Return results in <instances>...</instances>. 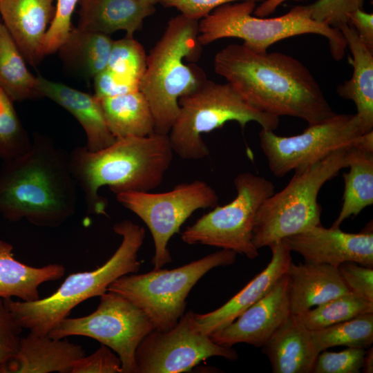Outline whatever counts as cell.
<instances>
[{
  "label": "cell",
  "instance_id": "1",
  "mask_svg": "<svg viewBox=\"0 0 373 373\" xmlns=\"http://www.w3.org/2000/svg\"><path fill=\"white\" fill-rule=\"evenodd\" d=\"M214 71L227 80L254 108L308 124L336 113L310 70L298 59L280 52H256L232 44L214 57Z\"/></svg>",
  "mask_w": 373,
  "mask_h": 373
},
{
  "label": "cell",
  "instance_id": "2",
  "mask_svg": "<svg viewBox=\"0 0 373 373\" xmlns=\"http://www.w3.org/2000/svg\"><path fill=\"white\" fill-rule=\"evenodd\" d=\"M78 188L68 153L36 133L26 153L3 162L0 215L10 222L25 219L37 227H59L75 213Z\"/></svg>",
  "mask_w": 373,
  "mask_h": 373
},
{
  "label": "cell",
  "instance_id": "3",
  "mask_svg": "<svg viewBox=\"0 0 373 373\" xmlns=\"http://www.w3.org/2000/svg\"><path fill=\"white\" fill-rule=\"evenodd\" d=\"M173 151L168 134L117 138L97 151L77 146L68 153L74 178L90 213L106 215L107 200L99 192L107 186L115 194L149 192L162 182Z\"/></svg>",
  "mask_w": 373,
  "mask_h": 373
},
{
  "label": "cell",
  "instance_id": "4",
  "mask_svg": "<svg viewBox=\"0 0 373 373\" xmlns=\"http://www.w3.org/2000/svg\"><path fill=\"white\" fill-rule=\"evenodd\" d=\"M198 21L180 14L171 18L146 58L139 90L150 106L155 132L168 134L179 111V99L199 88L207 80L195 61L202 45Z\"/></svg>",
  "mask_w": 373,
  "mask_h": 373
},
{
  "label": "cell",
  "instance_id": "5",
  "mask_svg": "<svg viewBox=\"0 0 373 373\" xmlns=\"http://www.w3.org/2000/svg\"><path fill=\"white\" fill-rule=\"evenodd\" d=\"M122 242L112 256L97 269L68 276L50 296L34 301L3 299L4 303L23 329L37 335H48L72 309L82 302L105 293L117 278L137 273L141 265L138 252L144 243L145 229L129 220L113 226Z\"/></svg>",
  "mask_w": 373,
  "mask_h": 373
},
{
  "label": "cell",
  "instance_id": "6",
  "mask_svg": "<svg viewBox=\"0 0 373 373\" xmlns=\"http://www.w3.org/2000/svg\"><path fill=\"white\" fill-rule=\"evenodd\" d=\"M256 7V2L243 1L216 8L198 22L199 42L204 46L222 38H239L245 47L262 53L280 40L316 34L327 39L335 60L343 58L347 45L341 30L312 19L308 5L296 6L271 18L252 16Z\"/></svg>",
  "mask_w": 373,
  "mask_h": 373
},
{
  "label": "cell",
  "instance_id": "7",
  "mask_svg": "<svg viewBox=\"0 0 373 373\" xmlns=\"http://www.w3.org/2000/svg\"><path fill=\"white\" fill-rule=\"evenodd\" d=\"M347 147L295 170L288 184L263 202L253 228V242L258 249L321 224L318 193L325 182L347 167Z\"/></svg>",
  "mask_w": 373,
  "mask_h": 373
},
{
  "label": "cell",
  "instance_id": "8",
  "mask_svg": "<svg viewBox=\"0 0 373 373\" xmlns=\"http://www.w3.org/2000/svg\"><path fill=\"white\" fill-rule=\"evenodd\" d=\"M180 111L168 135L173 151L184 160H201L209 155L203 133L234 121L242 128L250 122L262 128L274 131L279 117L260 111L246 102L228 82L207 79L193 93L181 97Z\"/></svg>",
  "mask_w": 373,
  "mask_h": 373
},
{
  "label": "cell",
  "instance_id": "9",
  "mask_svg": "<svg viewBox=\"0 0 373 373\" xmlns=\"http://www.w3.org/2000/svg\"><path fill=\"white\" fill-rule=\"evenodd\" d=\"M237 253L221 249L173 269H153L142 274L124 275L108 287L141 309L155 329L166 332L184 315L186 298L194 285L213 268L236 260Z\"/></svg>",
  "mask_w": 373,
  "mask_h": 373
},
{
  "label": "cell",
  "instance_id": "10",
  "mask_svg": "<svg viewBox=\"0 0 373 373\" xmlns=\"http://www.w3.org/2000/svg\"><path fill=\"white\" fill-rule=\"evenodd\" d=\"M235 198L216 206L181 233L188 245H204L232 250L254 259L258 249L253 242L256 215L263 202L274 193V185L266 178L241 173L233 180Z\"/></svg>",
  "mask_w": 373,
  "mask_h": 373
},
{
  "label": "cell",
  "instance_id": "11",
  "mask_svg": "<svg viewBox=\"0 0 373 373\" xmlns=\"http://www.w3.org/2000/svg\"><path fill=\"white\" fill-rule=\"evenodd\" d=\"M99 297L95 312L79 318L68 316L48 335L58 339L70 336L93 338L115 352L122 373H137L136 350L155 327L141 309L122 295L107 290Z\"/></svg>",
  "mask_w": 373,
  "mask_h": 373
},
{
  "label": "cell",
  "instance_id": "12",
  "mask_svg": "<svg viewBox=\"0 0 373 373\" xmlns=\"http://www.w3.org/2000/svg\"><path fill=\"white\" fill-rule=\"evenodd\" d=\"M117 202L137 216L148 227L155 247L153 269L172 261L167 245L195 211L218 205L216 191L203 180L175 185L162 193L126 192L115 194Z\"/></svg>",
  "mask_w": 373,
  "mask_h": 373
},
{
  "label": "cell",
  "instance_id": "13",
  "mask_svg": "<svg viewBox=\"0 0 373 373\" xmlns=\"http://www.w3.org/2000/svg\"><path fill=\"white\" fill-rule=\"evenodd\" d=\"M363 133L365 132L356 114L335 113L321 122L309 124L296 135L280 136L274 131L262 128L259 140L270 171L282 178L352 145Z\"/></svg>",
  "mask_w": 373,
  "mask_h": 373
},
{
  "label": "cell",
  "instance_id": "14",
  "mask_svg": "<svg viewBox=\"0 0 373 373\" xmlns=\"http://www.w3.org/2000/svg\"><path fill=\"white\" fill-rule=\"evenodd\" d=\"M189 311L169 331L153 329L135 352L137 373H180L190 371L208 358L221 356L235 361L237 352L214 343L200 332Z\"/></svg>",
  "mask_w": 373,
  "mask_h": 373
},
{
  "label": "cell",
  "instance_id": "15",
  "mask_svg": "<svg viewBox=\"0 0 373 373\" xmlns=\"http://www.w3.org/2000/svg\"><path fill=\"white\" fill-rule=\"evenodd\" d=\"M285 239L291 251L300 254L305 262L337 267L343 262H353L373 267L372 221L356 233L320 224Z\"/></svg>",
  "mask_w": 373,
  "mask_h": 373
},
{
  "label": "cell",
  "instance_id": "16",
  "mask_svg": "<svg viewBox=\"0 0 373 373\" xmlns=\"http://www.w3.org/2000/svg\"><path fill=\"white\" fill-rule=\"evenodd\" d=\"M291 314L289 282L285 274L262 298L209 336L224 347L247 343L262 347Z\"/></svg>",
  "mask_w": 373,
  "mask_h": 373
},
{
  "label": "cell",
  "instance_id": "17",
  "mask_svg": "<svg viewBox=\"0 0 373 373\" xmlns=\"http://www.w3.org/2000/svg\"><path fill=\"white\" fill-rule=\"evenodd\" d=\"M272 257L267 267L220 307L205 314L193 313L196 328L206 335L227 326L262 298L286 274L292 261L285 239L270 245Z\"/></svg>",
  "mask_w": 373,
  "mask_h": 373
},
{
  "label": "cell",
  "instance_id": "18",
  "mask_svg": "<svg viewBox=\"0 0 373 373\" xmlns=\"http://www.w3.org/2000/svg\"><path fill=\"white\" fill-rule=\"evenodd\" d=\"M53 0H0L3 23L26 62L36 66L44 57L43 46L55 8Z\"/></svg>",
  "mask_w": 373,
  "mask_h": 373
},
{
  "label": "cell",
  "instance_id": "19",
  "mask_svg": "<svg viewBox=\"0 0 373 373\" xmlns=\"http://www.w3.org/2000/svg\"><path fill=\"white\" fill-rule=\"evenodd\" d=\"M85 355L79 345L64 338L30 332L21 337L17 353L1 373H70L73 363Z\"/></svg>",
  "mask_w": 373,
  "mask_h": 373
},
{
  "label": "cell",
  "instance_id": "20",
  "mask_svg": "<svg viewBox=\"0 0 373 373\" xmlns=\"http://www.w3.org/2000/svg\"><path fill=\"white\" fill-rule=\"evenodd\" d=\"M37 88L41 97L60 105L73 115L82 126L86 147L97 151L112 144L116 138L106 123L99 99L95 96L37 76Z\"/></svg>",
  "mask_w": 373,
  "mask_h": 373
},
{
  "label": "cell",
  "instance_id": "21",
  "mask_svg": "<svg viewBox=\"0 0 373 373\" xmlns=\"http://www.w3.org/2000/svg\"><path fill=\"white\" fill-rule=\"evenodd\" d=\"M262 347L274 373H311L320 353L312 330L293 314Z\"/></svg>",
  "mask_w": 373,
  "mask_h": 373
},
{
  "label": "cell",
  "instance_id": "22",
  "mask_svg": "<svg viewBox=\"0 0 373 373\" xmlns=\"http://www.w3.org/2000/svg\"><path fill=\"white\" fill-rule=\"evenodd\" d=\"M291 312L299 315L312 307L350 291L338 268L326 264L289 263Z\"/></svg>",
  "mask_w": 373,
  "mask_h": 373
},
{
  "label": "cell",
  "instance_id": "23",
  "mask_svg": "<svg viewBox=\"0 0 373 373\" xmlns=\"http://www.w3.org/2000/svg\"><path fill=\"white\" fill-rule=\"evenodd\" d=\"M77 28L110 35L118 30L133 37L145 18L154 14L155 5L143 0H79Z\"/></svg>",
  "mask_w": 373,
  "mask_h": 373
},
{
  "label": "cell",
  "instance_id": "24",
  "mask_svg": "<svg viewBox=\"0 0 373 373\" xmlns=\"http://www.w3.org/2000/svg\"><path fill=\"white\" fill-rule=\"evenodd\" d=\"M347 164L350 170L343 173L342 207L333 228L373 204V131L362 134L347 147Z\"/></svg>",
  "mask_w": 373,
  "mask_h": 373
},
{
  "label": "cell",
  "instance_id": "25",
  "mask_svg": "<svg viewBox=\"0 0 373 373\" xmlns=\"http://www.w3.org/2000/svg\"><path fill=\"white\" fill-rule=\"evenodd\" d=\"M338 29L352 55L353 72L349 80L336 87V93L355 104L356 114L365 132H370L373 131V51L363 43L348 23L341 25Z\"/></svg>",
  "mask_w": 373,
  "mask_h": 373
},
{
  "label": "cell",
  "instance_id": "26",
  "mask_svg": "<svg viewBox=\"0 0 373 373\" xmlns=\"http://www.w3.org/2000/svg\"><path fill=\"white\" fill-rule=\"evenodd\" d=\"M12 251L10 243L0 239V298L16 297L22 301L37 300L40 298V285L59 280L65 274L62 265L29 266L17 260Z\"/></svg>",
  "mask_w": 373,
  "mask_h": 373
},
{
  "label": "cell",
  "instance_id": "27",
  "mask_svg": "<svg viewBox=\"0 0 373 373\" xmlns=\"http://www.w3.org/2000/svg\"><path fill=\"white\" fill-rule=\"evenodd\" d=\"M113 43L110 35L76 27L57 51L68 70L85 78H94L106 68Z\"/></svg>",
  "mask_w": 373,
  "mask_h": 373
},
{
  "label": "cell",
  "instance_id": "28",
  "mask_svg": "<svg viewBox=\"0 0 373 373\" xmlns=\"http://www.w3.org/2000/svg\"><path fill=\"white\" fill-rule=\"evenodd\" d=\"M98 99L107 126L116 139L155 133L150 106L139 90Z\"/></svg>",
  "mask_w": 373,
  "mask_h": 373
},
{
  "label": "cell",
  "instance_id": "29",
  "mask_svg": "<svg viewBox=\"0 0 373 373\" xmlns=\"http://www.w3.org/2000/svg\"><path fill=\"white\" fill-rule=\"evenodd\" d=\"M0 88L13 102L41 97L37 88V77L28 70L24 57L1 21Z\"/></svg>",
  "mask_w": 373,
  "mask_h": 373
},
{
  "label": "cell",
  "instance_id": "30",
  "mask_svg": "<svg viewBox=\"0 0 373 373\" xmlns=\"http://www.w3.org/2000/svg\"><path fill=\"white\" fill-rule=\"evenodd\" d=\"M367 313H373V302L349 291L297 316L309 330L314 331Z\"/></svg>",
  "mask_w": 373,
  "mask_h": 373
},
{
  "label": "cell",
  "instance_id": "31",
  "mask_svg": "<svg viewBox=\"0 0 373 373\" xmlns=\"http://www.w3.org/2000/svg\"><path fill=\"white\" fill-rule=\"evenodd\" d=\"M312 332L320 352L335 346L365 350L373 343V313L361 314L325 328L312 330Z\"/></svg>",
  "mask_w": 373,
  "mask_h": 373
},
{
  "label": "cell",
  "instance_id": "32",
  "mask_svg": "<svg viewBox=\"0 0 373 373\" xmlns=\"http://www.w3.org/2000/svg\"><path fill=\"white\" fill-rule=\"evenodd\" d=\"M14 102L0 88V160L3 162L26 153L32 139L15 108Z\"/></svg>",
  "mask_w": 373,
  "mask_h": 373
},
{
  "label": "cell",
  "instance_id": "33",
  "mask_svg": "<svg viewBox=\"0 0 373 373\" xmlns=\"http://www.w3.org/2000/svg\"><path fill=\"white\" fill-rule=\"evenodd\" d=\"M144 47L133 37L113 41L106 68L118 77L139 85L146 67Z\"/></svg>",
  "mask_w": 373,
  "mask_h": 373
},
{
  "label": "cell",
  "instance_id": "34",
  "mask_svg": "<svg viewBox=\"0 0 373 373\" xmlns=\"http://www.w3.org/2000/svg\"><path fill=\"white\" fill-rule=\"evenodd\" d=\"M79 1V0H57L44 41V56L57 51L68 37L73 28L72 15Z\"/></svg>",
  "mask_w": 373,
  "mask_h": 373
},
{
  "label": "cell",
  "instance_id": "35",
  "mask_svg": "<svg viewBox=\"0 0 373 373\" xmlns=\"http://www.w3.org/2000/svg\"><path fill=\"white\" fill-rule=\"evenodd\" d=\"M365 350L348 347L341 352H321L316 360L314 373H359Z\"/></svg>",
  "mask_w": 373,
  "mask_h": 373
},
{
  "label": "cell",
  "instance_id": "36",
  "mask_svg": "<svg viewBox=\"0 0 373 373\" xmlns=\"http://www.w3.org/2000/svg\"><path fill=\"white\" fill-rule=\"evenodd\" d=\"M364 0H316L308 5L314 20L338 28L347 23L348 14L363 9Z\"/></svg>",
  "mask_w": 373,
  "mask_h": 373
},
{
  "label": "cell",
  "instance_id": "37",
  "mask_svg": "<svg viewBox=\"0 0 373 373\" xmlns=\"http://www.w3.org/2000/svg\"><path fill=\"white\" fill-rule=\"evenodd\" d=\"M122 372V363L111 348L101 345L94 353L77 359L70 373H118Z\"/></svg>",
  "mask_w": 373,
  "mask_h": 373
},
{
  "label": "cell",
  "instance_id": "38",
  "mask_svg": "<svg viewBox=\"0 0 373 373\" xmlns=\"http://www.w3.org/2000/svg\"><path fill=\"white\" fill-rule=\"evenodd\" d=\"M22 329L0 298V371L17 353Z\"/></svg>",
  "mask_w": 373,
  "mask_h": 373
},
{
  "label": "cell",
  "instance_id": "39",
  "mask_svg": "<svg viewBox=\"0 0 373 373\" xmlns=\"http://www.w3.org/2000/svg\"><path fill=\"white\" fill-rule=\"evenodd\" d=\"M347 287L353 293L373 302V269L353 262H345L338 267Z\"/></svg>",
  "mask_w": 373,
  "mask_h": 373
},
{
  "label": "cell",
  "instance_id": "40",
  "mask_svg": "<svg viewBox=\"0 0 373 373\" xmlns=\"http://www.w3.org/2000/svg\"><path fill=\"white\" fill-rule=\"evenodd\" d=\"M243 1L262 2L265 0H155L165 8H175L185 17L199 21L224 4Z\"/></svg>",
  "mask_w": 373,
  "mask_h": 373
},
{
  "label": "cell",
  "instance_id": "41",
  "mask_svg": "<svg viewBox=\"0 0 373 373\" xmlns=\"http://www.w3.org/2000/svg\"><path fill=\"white\" fill-rule=\"evenodd\" d=\"M95 96L98 99L114 97L139 90V85L122 79L105 68L94 77Z\"/></svg>",
  "mask_w": 373,
  "mask_h": 373
},
{
  "label": "cell",
  "instance_id": "42",
  "mask_svg": "<svg viewBox=\"0 0 373 373\" xmlns=\"http://www.w3.org/2000/svg\"><path fill=\"white\" fill-rule=\"evenodd\" d=\"M347 23L356 32L363 43L373 51V15L363 9H356L347 17Z\"/></svg>",
  "mask_w": 373,
  "mask_h": 373
},
{
  "label": "cell",
  "instance_id": "43",
  "mask_svg": "<svg viewBox=\"0 0 373 373\" xmlns=\"http://www.w3.org/2000/svg\"><path fill=\"white\" fill-rule=\"evenodd\" d=\"M287 1H304L307 0H265L256 7L254 14L258 17H265L273 14L282 3Z\"/></svg>",
  "mask_w": 373,
  "mask_h": 373
},
{
  "label": "cell",
  "instance_id": "44",
  "mask_svg": "<svg viewBox=\"0 0 373 373\" xmlns=\"http://www.w3.org/2000/svg\"><path fill=\"white\" fill-rule=\"evenodd\" d=\"M361 370L365 373L373 372V348L370 347L367 351H365L363 359Z\"/></svg>",
  "mask_w": 373,
  "mask_h": 373
},
{
  "label": "cell",
  "instance_id": "45",
  "mask_svg": "<svg viewBox=\"0 0 373 373\" xmlns=\"http://www.w3.org/2000/svg\"><path fill=\"white\" fill-rule=\"evenodd\" d=\"M143 1H146L150 2V3H151L154 4V5L156 4L155 0H143Z\"/></svg>",
  "mask_w": 373,
  "mask_h": 373
}]
</instances>
